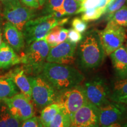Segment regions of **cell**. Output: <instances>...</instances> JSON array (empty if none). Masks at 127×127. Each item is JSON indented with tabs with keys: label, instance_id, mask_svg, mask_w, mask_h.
Segmentation results:
<instances>
[{
	"label": "cell",
	"instance_id": "cell-9",
	"mask_svg": "<svg viewBox=\"0 0 127 127\" xmlns=\"http://www.w3.org/2000/svg\"><path fill=\"white\" fill-rule=\"evenodd\" d=\"M12 115L20 121L28 120L35 115L32 101L22 93H17L11 98L2 100Z\"/></svg>",
	"mask_w": 127,
	"mask_h": 127
},
{
	"label": "cell",
	"instance_id": "cell-41",
	"mask_svg": "<svg viewBox=\"0 0 127 127\" xmlns=\"http://www.w3.org/2000/svg\"></svg>",
	"mask_w": 127,
	"mask_h": 127
},
{
	"label": "cell",
	"instance_id": "cell-20",
	"mask_svg": "<svg viewBox=\"0 0 127 127\" xmlns=\"http://www.w3.org/2000/svg\"><path fill=\"white\" fill-rule=\"evenodd\" d=\"M17 93V86L8 75L0 77V100L12 97Z\"/></svg>",
	"mask_w": 127,
	"mask_h": 127
},
{
	"label": "cell",
	"instance_id": "cell-8",
	"mask_svg": "<svg viewBox=\"0 0 127 127\" xmlns=\"http://www.w3.org/2000/svg\"><path fill=\"white\" fill-rule=\"evenodd\" d=\"M3 16L4 18L23 32L25 24L34 17V11L23 5L19 0L3 1Z\"/></svg>",
	"mask_w": 127,
	"mask_h": 127
},
{
	"label": "cell",
	"instance_id": "cell-7",
	"mask_svg": "<svg viewBox=\"0 0 127 127\" xmlns=\"http://www.w3.org/2000/svg\"><path fill=\"white\" fill-rule=\"evenodd\" d=\"M98 34L105 55H110L114 51L124 45L127 39L124 27L110 21H108L104 30L98 31Z\"/></svg>",
	"mask_w": 127,
	"mask_h": 127
},
{
	"label": "cell",
	"instance_id": "cell-1",
	"mask_svg": "<svg viewBox=\"0 0 127 127\" xmlns=\"http://www.w3.org/2000/svg\"><path fill=\"white\" fill-rule=\"evenodd\" d=\"M41 75L58 91L77 86L84 79L83 74L71 65L48 62Z\"/></svg>",
	"mask_w": 127,
	"mask_h": 127
},
{
	"label": "cell",
	"instance_id": "cell-6",
	"mask_svg": "<svg viewBox=\"0 0 127 127\" xmlns=\"http://www.w3.org/2000/svg\"><path fill=\"white\" fill-rule=\"evenodd\" d=\"M32 90V101L36 107L42 109L55 102L57 90L41 74L28 77Z\"/></svg>",
	"mask_w": 127,
	"mask_h": 127
},
{
	"label": "cell",
	"instance_id": "cell-39",
	"mask_svg": "<svg viewBox=\"0 0 127 127\" xmlns=\"http://www.w3.org/2000/svg\"><path fill=\"white\" fill-rule=\"evenodd\" d=\"M76 1H77V2H78L79 3H81L82 1V0H75Z\"/></svg>",
	"mask_w": 127,
	"mask_h": 127
},
{
	"label": "cell",
	"instance_id": "cell-38",
	"mask_svg": "<svg viewBox=\"0 0 127 127\" xmlns=\"http://www.w3.org/2000/svg\"><path fill=\"white\" fill-rule=\"evenodd\" d=\"M39 1V4H40V5L42 4V0H38Z\"/></svg>",
	"mask_w": 127,
	"mask_h": 127
},
{
	"label": "cell",
	"instance_id": "cell-3",
	"mask_svg": "<svg viewBox=\"0 0 127 127\" xmlns=\"http://www.w3.org/2000/svg\"><path fill=\"white\" fill-rule=\"evenodd\" d=\"M50 50V47L44 38L28 45L25 52L20 57L25 72L34 76L41 74Z\"/></svg>",
	"mask_w": 127,
	"mask_h": 127
},
{
	"label": "cell",
	"instance_id": "cell-25",
	"mask_svg": "<svg viewBox=\"0 0 127 127\" xmlns=\"http://www.w3.org/2000/svg\"><path fill=\"white\" fill-rule=\"evenodd\" d=\"M61 28L62 27L60 25L55 26L48 32V33L44 38L50 48L58 45V38H59L60 32Z\"/></svg>",
	"mask_w": 127,
	"mask_h": 127
},
{
	"label": "cell",
	"instance_id": "cell-16",
	"mask_svg": "<svg viewBox=\"0 0 127 127\" xmlns=\"http://www.w3.org/2000/svg\"><path fill=\"white\" fill-rule=\"evenodd\" d=\"M8 76L12 79L16 86L20 89L21 93L32 100L31 85L24 68H16L10 72Z\"/></svg>",
	"mask_w": 127,
	"mask_h": 127
},
{
	"label": "cell",
	"instance_id": "cell-34",
	"mask_svg": "<svg viewBox=\"0 0 127 127\" xmlns=\"http://www.w3.org/2000/svg\"><path fill=\"white\" fill-rule=\"evenodd\" d=\"M68 30L62 27L60 32L59 38H58V44L64 42L67 39Z\"/></svg>",
	"mask_w": 127,
	"mask_h": 127
},
{
	"label": "cell",
	"instance_id": "cell-40",
	"mask_svg": "<svg viewBox=\"0 0 127 127\" xmlns=\"http://www.w3.org/2000/svg\"><path fill=\"white\" fill-rule=\"evenodd\" d=\"M126 3H127V1H126Z\"/></svg>",
	"mask_w": 127,
	"mask_h": 127
},
{
	"label": "cell",
	"instance_id": "cell-22",
	"mask_svg": "<svg viewBox=\"0 0 127 127\" xmlns=\"http://www.w3.org/2000/svg\"><path fill=\"white\" fill-rule=\"evenodd\" d=\"M108 21L116 24L127 27V5H124L118 11L111 15L108 16Z\"/></svg>",
	"mask_w": 127,
	"mask_h": 127
},
{
	"label": "cell",
	"instance_id": "cell-28",
	"mask_svg": "<svg viewBox=\"0 0 127 127\" xmlns=\"http://www.w3.org/2000/svg\"><path fill=\"white\" fill-rule=\"evenodd\" d=\"M101 1V0H82L81 2L79 8L77 11L76 14L82 13L87 9L98 7Z\"/></svg>",
	"mask_w": 127,
	"mask_h": 127
},
{
	"label": "cell",
	"instance_id": "cell-19",
	"mask_svg": "<svg viewBox=\"0 0 127 127\" xmlns=\"http://www.w3.org/2000/svg\"><path fill=\"white\" fill-rule=\"evenodd\" d=\"M22 122L14 117L2 100H0V127H21Z\"/></svg>",
	"mask_w": 127,
	"mask_h": 127
},
{
	"label": "cell",
	"instance_id": "cell-37",
	"mask_svg": "<svg viewBox=\"0 0 127 127\" xmlns=\"http://www.w3.org/2000/svg\"><path fill=\"white\" fill-rule=\"evenodd\" d=\"M125 49H126V51H127V39L126 40V42H125Z\"/></svg>",
	"mask_w": 127,
	"mask_h": 127
},
{
	"label": "cell",
	"instance_id": "cell-15",
	"mask_svg": "<svg viewBox=\"0 0 127 127\" xmlns=\"http://www.w3.org/2000/svg\"><path fill=\"white\" fill-rule=\"evenodd\" d=\"M112 66L118 79L127 77V52L124 45L110 54Z\"/></svg>",
	"mask_w": 127,
	"mask_h": 127
},
{
	"label": "cell",
	"instance_id": "cell-17",
	"mask_svg": "<svg viewBox=\"0 0 127 127\" xmlns=\"http://www.w3.org/2000/svg\"><path fill=\"white\" fill-rule=\"evenodd\" d=\"M21 63V58L8 44L2 42L0 46V68L6 69Z\"/></svg>",
	"mask_w": 127,
	"mask_h": 127
},
{
	"label": "cell",
	"instance_id": "cell-2",
	"mask_svg": "<svg viewBox=\"0 0 127 127\" xmlns=\"http://www.w3.org/2000/svg\"><path fill=\"white\" fill-rule=\"evenodd\" d=\"M78 47V63L84 70L98 68L104 60V52L98 31H90L84 36Z\"/></svg>",
	"mask_w": 127,
	"mask_h": 127
},
{
	"label": "cell",
	"instance_id": "cell-10",
	"mask_svg": "<svg viewBox=\"0 0 127 127\" xmlns=\"http://www.w3.org/2000/svg\"><path fill=\"white\" fill-rule=\"evenodd\" d=\"M88 101L100 107L109 102L111 91L105 79L96 77L85 82L84 87Z\"/></svg>",
	"mask_w": 127,
	"mask_h": 127
},
{
	"label": "cell",
	"instance_id": "cell-32",
	"mask_svg": "<svg viewBox=\"0 0 127 127\" xmlns=\"http://www.w3.org/2000/svg\"><path fill=\"white\" fill-rule=\"evenodd\" d=\"M83 38L82 34L76 31L73 28L68 30L67 39L68 41L72 44H77Z\"/></svg>",
	"mask_w": 127,
	"mask_h": 127
},
{
	"label": "cell",
	"instance_id": "cell-29",
	"mask_svg": "<svg viewBox=\"0 0 127 127\" xmlns=\"http://www.w3.org/2000/svg\"><path fill=\"white\" fill-rule=\"evenodd\" d=\"M72 26L76 31L81 34L84 33L88 28V24L79 17L74 18L72 21Z\"/></svg>",
	"mask_w": 127,
	"mask_h": 127
},
{
	"label": "cell",
	"instance_id": "cell-36",
	"mask_svg": "<svg viewBox=\"0 0 127 127\" xmlns=\"http://www.w3.org/2000/svg\"><path fill=\"white\" fill-rule=\"evenodd\" d=\"M3 42L2 41V31H1V28H0V46H1V44Z\"/></svg>",
	"mask_w": 127,
	"mask_h": 127
},
{
	"label": "cell",
	"instance_id": "cell-24",
	"mask_svg": "<svg viewBox=\"0 0 127 127\" xmlns=\"http://www.w3.org/2000/svg\"><path fill=\"white\" fill-rule=\"evenodd\" d=\"M105 13V10L99 7L89 9L82 12L81 18L85 22L93 21L101 18Z\"/></svg>",
	"mask_w": 127,
	"mask_h": 127
},
{
	"label": "cell",
	"instance_id": "cell-5",
	"mask_svg": "<svg viewBox=\"0 0 127 127\" xmlns=\"http://www.w3.org/2000/svg\"><path fill=\"white\" fill-rule=\"evenodd\" d=\"M88 101L84 87L78 85L60 91L54 102L59 105L61 110L71 119L74 114Z\"/></svg>",
	"mask_w": 127,
	"mask_h": 127
},
{
	"label": "cell",
	"instance_id": "cell-35",
	"mask_svg": "<svg viewBox=\"0 0 127 127\" xmlns=\"http://www.w3.org/2000/svg\"><path fill=\"white\" fill-rule=\"evenodd\" d=\"M105 127H127V123H124L121 122H118V123L112 124Z\"/></svg>",
	"mask_w": 127,
	"mask_h": 127
},
{
	"label": "cell",
	"instance_id": "cell-27",
	"mask_svg": "<svg viewBox=\"0 0 127 127\" xmlns=\"http://www.w3.org/2000/svg\"><path fill=\"white\" fill-rule=\"evenodd\" d=\"M127 0H111L105 9L104 14L108 16L111 15L125 5Z\"/></svg>",
	"mask_w": 127,
	"mask_h": 127
},
{
	"label": "cell",
	"instance_id": "cell-18",
	"mask_svg": "<svg viewBox=\"0 0 127 127\" xmlns=\"http://www.w3.org/2000/svg\"><path fill=\"white\" fill-rule=\"evenodd\" d=\"M109 98L114 102L127 104V77L114 82Z\"/></svg>",
	"mask_w": 127,
	"mask_h": 127
},
{
	"label": "cell",
	"instance_id": "cell-14",
	"mask_svg": "<svg viewBox=\"0 0 127 127\" xmlns=\"http://www.w3.org/2000/svg\"><path fill=\"white\" fill-rule=\"evenodd\" d=\"M4 36L6 43L11 46L15 51L20 52L24 47L25 39L23 32L8 21L4 24Z\"/></svg>",
	"mask_w": 127,
	"mask_h": 127
},
{
	"label": "cell",
	"instance_id": "cell-42",
	"mask_svg": "<svg viewBox=\"0 0 127 127\" xmlns=\"http://www.w3.org/2000/svg\"></svg>",
	"mask_w": 127,
	"mask_h": 127
},
{
	"label": "cell",
	"instance_id": "cell-31",
	"mask_svg": "<svg viewBox=\"0 0 127 127\" xmlns=\"http://www.w3.org/2000/svg\"><path fill=\"white\" fill-rule=\"evenodd\" d=\"M21 127H44L39 117L34 116L28 120L22 122Z\"/></svg>",
	"mask_w": 127,
	"mask_h": 127
},
{
	"label": "cell",
	"instance_id": "cell-23",
	"mask_svg": "<svg viewBox=\"0 0 127 127\" xmlns=\"http://www.w3.org/2000/svg\"><path fill=\"white\" fill-rule=\"evenodd\" d=\"M71 118L61 109L55 116L48 127H71Z\"/></svg>",
	"mask_w": 127,
	"mask_h": 127
},
{
	"label": "cell",
	"instance_id": "cell-21",
	"mask_svg": "<svg viewBox=\"0 0 127 127\" xmlns=\"http://www.w3.org/2000/svg\"><path fill=\"white\" fill-rule=\"evenodd\" d=\"M61 110L59 105L57 103H52L43 108L41 112L40 119L44 127H48L55 116Z\"/></svg>",
	"mask_w": 127,
	"mask_h": 127
},
{
	"label": "cell",
	"instance_id": "cell-26",
	"mask_svg": "<svg viewBox=\"0 0 127 127\" xmlns=\"http://www.w3.org/2000/svg\"><path fill=\"white\" fill-rule=\"evenodd\" d=\"M81 3L75 0H64L63 4L62 9L64 12L65 16L77 14L80 7Z\"/></svg>",
	"mask_w": 127,
	"mask_h": 127
},
{
	"label": "cell",
	"instance_id": "cell-4",
	"mask_svg": "<svg viewBox=\"0 0 127 127\" xmlns=\"http://www.w3.org/2000/svg\"><path fill=\"white\" fill-rule=\"evenodd\" d=\"M69 18H56L52 14L31 19L25 24L23 34L27 44L29 45L34 41L43 39L48 32L57 25H64Z\"/></svg>",
	"mask_w": 127,
	"mask_h": 127
},
{
	"label": "cell",
	"instance_id": "cell-11",
	"mask_svg": "<svg viewBox=\"0 0 127 127\" xmlns=\"http://www.w3.org/2000/svg\"><path fill=\"white\" fill-rule=\"evenodd\" d=\"M125 104L117 102H108L99 107L100 127H105L112 124L122 122L127 114Z\"/></svg>",
	"mask_w": 127,
	"mask_h": 127
},
{
	"label": "cell",
	"instance_id": "cell-12",
	"mask_svg": "<svg viewBox=\"0 0 127 127\" xmlns=\"http://www.w3.org/2000/svg\"><path fill=\"white\" fill-rule=\"evenodd\" d=\"M99 108L88 101L71 118L72 127H100Z\"/></svg>",
	"mask_w": 127,
	"mask_h": 127
},
{
	"label": "cell",
	"instance_id": "cell-13",
	"mask_svg": "<svg viewBox=\"0 0 127 127\" xmlns=\"http://www.w3.org/2000/svg\"><path fill=\"white\" fill-rule=\"evenodd\" d=\"M77 44L66 40L55 47L50 48L46 61L60 64L71 65L75 61Z\"/></svg>",
	"mask_w": 127,
	"mask_h": 127
},
{
	"label": "cell",
	"instance_id": "cell-30",
	"mask_svg": "<svg viewBox=\"0 0 127 127\" xmlns=\"http://www.w3.org/2000/svg\"><path fill=\"white\" fill-rule=\"evenodd\" d=\"M64 0H47L46 5V12L48 14L61 9Z\"/></svg>",
	"mask_w": 127,
	"mask_h": 127
},
{
	"label": "cell",
	"instance_id": "cell-33",
	"mask_svg": "<svg viewBox=\"0 0 127 127\" xmlns=\"http://www.w3.org/2000/svg\"><path fill=\"white\" fill-rule=\"evenodd\" d=\"M21 1L25 5L31 8H38L40 5L38 0H21Z\"/></svg>",
	"mask_w": 127,
	"mask_h": 127
}]
</instances>
